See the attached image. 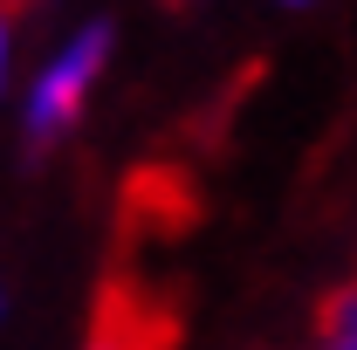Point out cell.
I'll return each mask as SVG.
<instances>
[{
  "label": "cell",
  "mask_w": 357,
  "mask_h": 350,
  "mask_svg": "<svg viewBox=\"0 0 357 350\" xmlns=\"http://www.w3.org/2000/svg\"><path fill=\"white\" fill-rule=\"evenodd\" d=\"M103 55H110V21H89L83 35L55 55V69H42V83H35V96H28V151H48L55 137L76 124L83 89L96 83Z\"/></svg>",
  "instance_id": "6da1fadb"
},
{
  "label": "cell",
  "mask_w": 357,
  "mask_h": 350,
  "mask_svg": "<svg viewBox=\"0 0 357 350\" xmlns=\"http://www.w3.org/2000/svg\"><path fill=\"white\" fill-rule=\"evenodd\" d=\"M310 350H357V282H344V289H330V296H323Z\"/></svg>",
  "instance_id": "7a4b0ae2"
},
{
  "label": "cell",
  "mask_w": 357,
  "mask_h": 350,
  "mask_svg": "<svg viewBox=\"0 0 357 350\" xmlns=\"http://www.w3.org/2000/svg\"><path fill=\"white\" fill-rule=\"evenodd\" d=\"M89 350H124L117 337H103V330H89Z\"/></svg>",
  "instance_id": "3957f363"
},
{
  "label": "cell",
  "mask_w": 357,
  "mask_h": 350,
  "mask_svg": "<svg viewBox=\"0 0 357 350\" xmlns=\"http://www.w3.org/2000/svg\"><path fill=\"white\" fill-rule=\"evenodd\" d=\"M0 76H7V28H0Z\"/></svg>",
  "instance_id": "277c9868"
},
{
  "label": "cell",
  "mask_w": 357,
  "mask_h": 350,
  "mask_svg": "<svg viewBox=\"0 0 357 350\" xmlns=\"http://www.w3.org/2000/svg\"><path fill=\"white\" fill-rule=\"evenodd\" d=\"M289 7H310V0H289Z\"/></svg>",
  "instance_id": "5b68a950"
},
{
  "label": "cell",
  "mask_w": 357,
  "mask_h": 350,
  "mask_svg": "<svg viewBox=\"0 0 357 350\" xmlns=\"http://www.w3.org/2000/svg\"><path fill=\"white\" fill-rule=\"evenodd\" d=\"M172 7H185V0H172Z\"/></svg>",
  "instance_id": "8992f818"
}]
</instances>
